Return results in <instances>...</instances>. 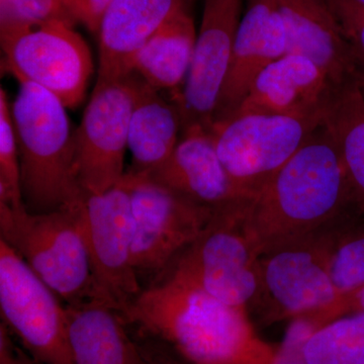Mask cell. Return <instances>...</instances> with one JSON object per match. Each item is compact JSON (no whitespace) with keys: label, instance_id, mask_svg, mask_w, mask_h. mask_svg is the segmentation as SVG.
Masks as SVG:
<instances>
[{"label":"cell","instance_id":"obj_22","mask_svg":"<svg viewBox=\"0 0 364 364\" xmlns=\"http://www.w3.org/2000/svg\"><path fill=\"white\" fill-rule=\"evenodd\" d=\"M324 124L338 146L356 208L364 215V95L358 76L334 86Z\"/></svg>","mask_w":364,"mask_h":364},{"label":"cell","instance_id":"obj_13","mask_svg":"<svg viewBox=\"0 0 364 364\" xmlns=\"http://www.w3.org/2000/svg\"><path fill=\"white\" fill-rule=\"evenodd\" d=\"M241 9L242 0H205L191 71L181 95L173 97L181 109L182 131L193 126L212 130L242 20Z\"/></svg>","mask_w":364,"mask_h":364},{"label":"cell","instance_id":"obj_6","mask_svg":"<svg viewBox=\"0 0 364 364\" xmlns=\"http://www.w3.org/2000/svg\"><path fill=\"white\" fill-rule=\"evenodd\" d=\"M134 220L133 259L138 277H155L205 231L215 208L200 205L141 172L123 177Z\"/></svg>","mask_w":364,"mask_h":364},{"label":"cell","instance_id":"obj_29","mask_svg":"<svg viewBox=\"0 0 364 364\" xmlns=\"http://www.w3.org/2000/svg\"><path fill=\"white\" fill-rule=\"evenodd\" d=\"M114 0H62L74 23L97 33L105 11Z\"/></svg>","mask_w":364,"mask_h":364},{"label":"cell","instance_id":"obj_33","mask_svg":"<svg viewBox=\"0 0 364 364\" xmlns=\"http://www.w3.org/2000/svg\"><path fill=\"white\" fill-rule=\"evenodd\" d=\"M358 81L359 83V86H360L361 90H363L364 95V70L363 69L359 68V71L358 73Z\"/></svg>","mask_w":364,"mask_h":364},{"label":"cell","instance_id":"obj_31","mask_svg":"<svg viewBox=\"0 0 364 364\" xmlns=\"http://www.w3.org/2000/svg\"><path fill=\"white\" fill-rule=\"evenodd\" d=\"M0 364H42L21 350L13 343L11 333L0 325Z\"/></svg>","mask_w":364,"mask_h":364},{"label":"cell","instance_id":"obj_14","mask_svg":"<svg viewBox=\"0 0 364 364\" xmlns=\"http://www.w3.org/2000/svg\"><path fill=\"white\" fill-rule=\"evenodd\" d=\"M286 54V28L274 1L250 0L242 16L214 124L231 117L261 72Z\"/></svg>","mask_w":364,"mask_h":364},{"label":"cell","instance_id":"obj_28","mask_svg":"<svg viewBox=\"0 0 364 364\" xmlns=\"http://www.w3.org/2000/svg\"><path fill=\"white\" fill-rule=\"evenodd\" d=\"M364 70V6L354 0H327Z\"/></svg>","mask_w":364,"mask_h":364},{"label":"cell","instance_id":"obj_32","mask_svg":"<svg viewBox=\"0 0 364 364\" xmlns=\"http://www.w3.org/2000/svg\"><path fill=\"white\" fill-rule=\"evenodd\" d=\"M142 364H177L172 361L171 359L161 358H146L143 355Z\"/></svg>","mask_w":364,"mask_h":364},{"label":"cell","instance_id":"obj_10","mask_svg":"<svg viewBox=\"0 0 364 364\" xmlns=\"http://www.w3.org/2000/svg\"><path fill=\"white\" fill-rule=\"evenodd\" d=\"M328 229L270 249L260 256V294L268 322L322 310L339 293L329 268Z\"/></svg>","mask_w":364,"mask_h":364},{"label":"cell","instance_id":"obj_12","mask_svg":"<svg viewBox=\"0 0 364 364\" xmlns=\"http://www.w3.org/2000/svg\"><path fill=\"white\" fill-rule=\"evenodd\" d=\"M1 40L6 66L18 81L50 91L67 109L85 98L93 62L90 48L73 25L56 21Z\"/></svg>","mask_w":364,"mask_h":364},{"label":"cell","instance_id":"obj_17","mask_svg":"<svg viewBox=\"0 0 364 364\" xmlns=\"http://www.w3.org/2000/svg\"><path fill=\"white\" fill-rule=\"evenodd\" d=\"M286 28L287 53L312 60L333 85L354 79L359 66L327 0H273Z\"/></svg>","mask_w":364,"mask_h":364},{"label":"cell","instance_id":"obj_30","mask_svg":"<svg viewBox=\"0 0 364 364\" xmlns=\"http://www.w3.org/2000/svg\"><path fill=\"white\" fill-rule=\"evenodd\" d=\"M356 313H364V284L349 293L339 294L329 306L310 314L324 326L336 318Z\"/></svg>","mask_w":364,"mask_h":364},{"label":"cell","instance_id":"obj_1","mask_svg":"<svg viewBox=\"0 0 364 364\" xmlns=\"http://www.w3.org/2000/svg\"><path fill=\"white\" fill-rule=\"evenodd\" d=\"M358 213L336 141L325 124L244 205L260 255Z\"/></svg>","mask_w":364,"mask_h":364},{"label":"cell","instance_id":"obj_4","mask_svg":"<svg viewBox=\"0 0 364 364\" xmlns=\"http://www.w3.org/2000/svg\"><path fill=\"white\" fill-rule=\"evenodd\" d=\"M80 203L53 212L33 213L25 205L11 208L0 203V239L65 306L102 301L81 229Z\"/></svg>","mask_w":364,"mask_h":364},{"label":"cell","instance_id":"obj_5","mask_svg":"<svg viewBox=\"0 0 364 364\" xmlns=\"http://www.w3.org/2000/svg\"><path fill=\"white\" fill-rule=\"evenodd\" d=\"M240 200L215 210L205 231L177 258L173 274L228 305L247 309L260 294V252L244 225Z\"/></svg>","mask_w":364,"mask_h":364},{"label":"cell","instance_id":"obj_18","mask_svg":"<svg viewBox=\"0 0 364 364\" xmlns=\"http://www.w3.org/2000/svg\"><path fill=\"white\" fill-rule=\"evenodd\" d=\"M191 0H114L100 30L97 79H117L132 73L136 52Z\"/></svg>","mask_w":364,"mask_h":364},{"label":"cell","instance_id":"obj_9","mask_svg":"<svg viewBox=\"0 0 364 364\" xmlns=\"http://www.w3.org/2000/svg\"><path fill=\"white\" fill-rule=\"evenodd\" d=\"M79 218L100 299L122 315L142 293L133 259L134 220L124 179L97 195H86Z\"/></svg>","mask_w":364,"mask_h":364},{"label":"cell","instance_id":"obj_23","mask_svg":"<svg viewBox=\"0 0 364 364\" xmlns=\"http://www.w3.org/2000/svg\"><path fill=\"white\" fill-rule=\"evenodd\" d=\"M329 268L339 294L364 284V215L355 213L328 230Z\"/></svg>","mask_w":364,"mask_h":364},{"label":"cell","instance_id":"obj_26","mask_svg":"<svg viewBox=\"0 0 364 364\" xmlns=\"http://www.w3.org/2000/svg\"><path fill=\"white\" fill-rule=\"evenodd\" d=\"M0 203L11 208L25 205L21 193L18 141L6 91L0 90Z\"/></svg>","mask_w":364,"mask_h":364},{"label":"cell","instance_id":"obj_8","mask_svg":"<svg viewBox=\"0 0 364 364\" xmlns=\"http://www.w3.org/2000/svg\"><path fill=\"white\" fill-rule=\"evenodd\" d=\"M0 313L7 331L42 364H74L63 301L0 239Z\"/></svg>","mask_w":364,"mask_h":364},{"label":"cell","instance_id":"obj_2","mask_svg":"<svg viewBox=\"0 0 364 364\" xmlns=\"http://www.w3.org/2000/svg\"><path fill=\"white\" fill-rule=\"evenodd\" d=\"M121 316L164 340L191 364H272L246 309L228 305L171 273L136 296Z\"/></svg>","mask_w":364,"mask_h":364},{"label":"cell","instance_id":"obj_24","mask_svg":"<svg viewBox=\"0 0 364 364\" xmlns=\"http://www.w3.org/2000/svg\"><path fill=\"white\" fill-rule=\"evenodd\" d=\"M305 355L308 364H364V313L318 328L306 342Z\"/></svg>","mask_w":364,"mask_h":364},{"label":"cell","instance_id":"obj_15","mask_svg":"<svg viewBox=\"0 0 364 364\" xmlns=\"http://www.w3.org/2000/svg\"><path fill=\"white\" fill-rule=\"evenodd\" d=\"M334 86L326 72L312 60L287 53L261 72L232 116L325 114Z\"/></svg>","mask_w":364,"mask_h":364},{"label":"cell","instance_id":"obj_21","mask_svg":"<svg viewBox=\"0 0 364 364\" xmlns=\"http://www.w3.org/2000/svg\"><path fill=\"white\" fill-rule=\"evenodd\" d=\"M196 33L188 9H182L136 52L132 72L156 90L177 97L191 71Z\"/></svg>","mask_w":364,"mask_h":364},{"label":"cell","instance_id":"obj_7","mask_svg":"<svg viewBox=\"0 0 364 364\" xmlns=\"http://www.w3.org/2000/svg\"><path fill=\"white\" fill-rule=\"evenodd\" d=\"M323 124L324 114H236L217 122L210 132L228 173L242 193L250 198Z\"/></svg>","mask_w":364,"mask_h":364},{"label":"cell","instance_id":"obj_11","mask_svg":"<svg viewBox=\"0 0 364 364\" xmlns=\"http://www.w3.org/2000/svg\"><path fill=\"white\" fill-rule=\"evenodd\" d=\"M136 75L97 79L75 129L76 172L85 195L105 193L122 181Z\"/></svg>","mask_w":364,"mask_h":364},{"label":"cell","instance_id":"obj_3","mask_svg":"<svg viewBox=\"0 0 364 364\" xmlns=\"http://www.w3.org/2000/svg\"><path fill=\"white\" fill-rule=\"evenodd\" d=\"M18 82L11 111L23 203L33 213L75 207L85 195L76 172L75 129L67 107L45 88L30 81Z\"/></svg>","mask_w":364,"mask_h":364},{"label":"cell","instance_id":"obj_19","mask_svg":"<svg viewBox=\"0 0 364 364\" xmlns=\"http://www.w3.org/2000/svg\"><path fill=\"white\" fill-rule=\"evenodd\" d=\"M74 364H142V352L124 330L123 320L100 299L66 306Z\"/></svg>","mask_w":364,"mask_h":364},{"label":"cell","instance_id":"obj_16","mask_svg":"<svg viewBox=\"0 0 364 364\" xmlns=\"http://www.w3.org/2000/svg\"><path fill=\"white\" fill-rule=\"evenodd\" d=\"M141 173L215 210L249 198L223 165L212 132L202 126L182 131L168 159L157 168Z\"/></svg>","mask_w":364,"mask_h":364},{"label":"cell","instance_id":"obj_20","mask_svg":"<svg viewBox=\"0 0 364 364\" xmlns=\"http://www.w3.org/2000/svg\"><path fill=\"white\" fill-rule=\"evenodd\" d=\"M135 105L129 126L130 171L147 172L163 164L182 134L181 109L173 97L166 98L138 74Z\"/></svg>","mask_w":364,"mask_h":364},{"label":"cell","instance_id":"obj_25","mask_svg":"<svg viewBox=\"0 0 364 364\" xmlns=\"http://www.w3.org/2000/svg\"><path fill=\"white\" fill-rule=\"evenodd\" d=\"M56 21L75 23L62 0H0V39Z\"/></svg>","mask_w":364,"mask_h":364},{"label":"cell","instance_id":"obj_27","mask_svg":"<svg viewBox=\"0 0 364 364\" xmlns=\"http://www.w3.org/2000/svg\"><path fill=\"white\" fill-rule=\"evenodd\" d=\"M321 327L317 318L311 315L291 320L282 343L277 347L272 364H308L305 355L306 342Z\"/></svg>","mask_w":364,"mask_h":364}]
</instances>
